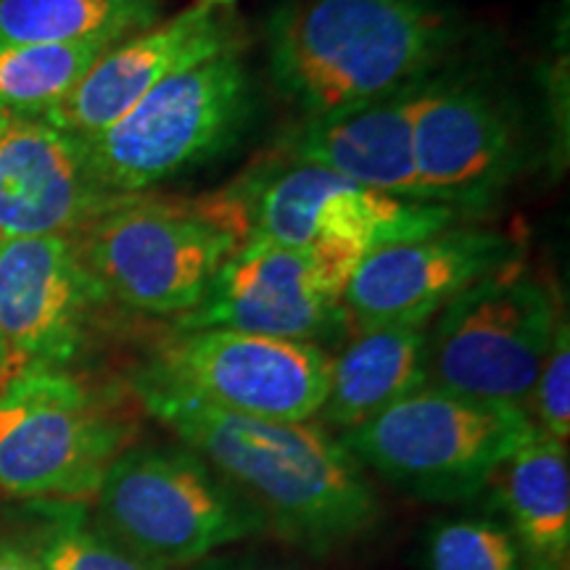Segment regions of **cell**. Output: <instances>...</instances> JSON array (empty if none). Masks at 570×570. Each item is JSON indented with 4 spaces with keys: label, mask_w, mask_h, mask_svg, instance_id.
Returning <instances> with one entry per match:
<instances>
[{
    "label": "cell",
    "mask_w": 570,
    "mask_h": 570,
    "mask_svg": "<svg viewBox=\"0 0 570 570\" xmlns=\"http://www.w3.org/2000/svg\"><path fill=\"white\" fill-rule=\"evenodd\" d=\"M560 317L552 291L518 265L462 291L428 327L425 386L525 407Z\"/></svg>",
    "instance_id": "cell-9"
},
{
    "label": "cell",
    "mask_w": 570,
    "mask_h": 570,
    "mask_svg": "<svg viewBox=\"0 0 570 570\" xmlns=\"http://www.w3.org/2000/svg\"><path fill=\"white\" fill-rule=\"evenodd\" d=\"M230 190L244 206L246 240L309 252L341 302L373 248L446 230L458 219L452 206L407 202L315 164L283 159Z\"/></svg>",
    "instance_id": "cell-4"
},
{
    "label": "cell",
    "mask_w": 570,
    "mask_h": 570,
    "mask_svg": "<svg viewBox=\"0 0 570 570\" xmlns=\"http://www.w3.org/2000/svg\"><path fill=\"white\" fill-rule=\"evenodd\" d=\"M175 325L177 333L235 331L323 346L344 336L352 323L309 252L246 240L202 304Z\"/></svg>",
    "instance_id": "cell-13"
},
{
    "label": "cell",
    "mask_w": 570,
    "mask_h": 570,
    "mask_svg": "<svg viewBox=\"0 0 570 570\" xmlns=\"http://www.w3.org/2000/svg\"><path fill=\"white\" fill-rule=\"evenodd\" d=\"M101 529L173 570L267 531L265 518L188 446H130L98 489Z\"/></svg>",
    "instance_id": "cell-7"
},
{
    "label": "cell",
    "mask_w": 570,
    "mask_h": 570,
    "mask_svg": "<svg viewBox=\"0 0 570 570\" xmlns=\"http://www.w3.org/2000/svg\"><path fill=\"white\" fill-rule=\"evenodd\" d=\"M104 302L71 235L0 240V383L63 370Z\"/></svg>",
    "instance_id": "cell-11"
},
{
    "label": "cell",
    "mask_w": 570,
    "mask_h": 570,
    "mask_svg": "<svg viewBox=\"0 0 570 570\" xmlns=\"http://www.w3.org/2000/svg\"><path fill=\"white\" fill-rule=\"evenodd\" d=\"M423 82L325 117H306L277 140L283 161L315 164L381 194L423 202L412 154V111Z\"/></svg>",
    "instance_id": "cell-17"
},
{
    "label": "cell",
    "mask_w": 570,
    "mask_h": 570,
    "mask_svg": "<svg viewBox=\"0 0 570 570\" xmlns=\"http://www.w3.org/2000/svg\"><path fill=\"white\" fill-rule=\"evenodd\" d=\"M248 235L233 190L198 202L125 196L71 235L109 302L151 317H183Z\"/></svg>",
    "instance_id": "cell-3"
},
{
    "label": "cell",
    "mask_w": 570,
    "mask_h": 570,
    "mask_svg": "<svg viewBox=\"0 0 570 570\" xmlns=\"http://www.w3.org/2000/svg\"><path fill=\"white\" fill-rule=\"evenodd\" d=\"M531 399L539 431L566 444L570 436V331L566 315L554 327Z\"/></svg>",
    "instance_id": "cell-24"
},
{
    "label": "cell",
    "mask_w": 570,
    "mask_h": 570,
    "mask_svg": "<svg viewBox=\"0 0 570 570\" xmlns=\"http://www.w3.org/2000/svg\"><path fill=\"white\" fill-rule=\"evenodd\" d=\"M0 570H40V562L19 547L0 544Z\"/></svg>",
    "instance_id": "cell-25"
},
{
    "label": "cell",
    "mask_w": 570,
    "mask_h": 570,
    "mask_svg": "<svg viewBox=\"0 0 570 570\" xmlns=\"http://www.w3.org/2000/svg\"><path fill=\"white\" fill-rule=\"evenodd\" d=\"M518 265L510 235L446 227L423 238L370 252L344 291V309L356 331L391 323H431L444 304Z\"/></svg>",
    "instance_id": "cell-14"
},
{
    "label": "cell",
    "mask_w": 570,
    "mask_h": 570,
    "mask_svg": "<svg viewBox=\"0 0 570 570\" xmlns=\"http://www.w3.org/2000/svg\"><path fill=\"white\" fill-rule=\"evenodd\" d=\"M159 13V0H0V42H122Z\"/></svg>",
    "instance_id": "cell-20"
},
{
    "label": "cell",
    "mask_w": 570,
    "mask_h": 570,
    "mask_svg": "<svg viewBox=\"0 0 570 570\" xmlns=\"http://www.w3.org/2000/svg\"><path fill=\"white\" fill-rule=\"evenodd\" d=\"M202 3H209V6H214V9H223V6H230V3H235V0H202Z\"/></svg>",
    "instance_id": "cell-27"
},
{
    "label": "cell",
    "mask_w": 570,
    "mask_h": 570,
    "mask_svg": "<svg viewBox=\"0 0 570 570\" xmlns=\"http://www.w3.org/2000/svg\"><path fill=\"white\" fill-rule=\"evenodd\" d=\"M130 449V425L63 370H27L0 383V491L35 502L96 497Z\"/></svg>",
    "instance_id": "cell-8"
},
{
    "label": "cell",
    "mask_w": 570,
    "mask_h": 570,
    "mask_svg": "<svg viewBox=\"0 0 570 570\" xmlns=\"http://www.w3.org/2000/svg\"><path fill=\"white\" fill-rule=\"evenodd\" d=\"M230 48H238L230 21L219 9L198 0L169 21L132 35L98 56L75 90L42 114V119L88 140L122 119L167 77Z\"/></svg>",
    "instance_id": "cell-16"
},
{
    "label": "cell",
    "mask_w": 570,
    "mask_h": 570,
    "mask_svg": "<svg viewBox=\"0 0 570 570\" xmlns=\"http://www.w3.org/2000/svg\"><path fill=\"white\" fill-rule=\"evenodd\" d=\"M539 433L529 410L423 386L341 433L362 468L412 497L454 502L481 494L497 470Z\"/></svg>",
    "instance_id": "cell-5"
},
{
    "label": "cell",
    "mask_w": 570,
    "mask_h": 570,
    "mask_svg": "<svg viewBox=\"0 0 570 570\" xmlns=\"http://www.w3.org/2000/svg\"><path fill=\"white\" fill-rule=\"evenodd\" d=\"M412 154L423 202L491 204L518 175L520 135L499 98L468 80H425L415 92Z\"/></svg>",
    "instance_id": "cell-12"
},
{
    "label": "cell",
    "mask_w": 570,
    "mask_h": 570,
    "mask_svg": "<svg viewBox=\"0 0 570 570\" xmlns=\"http://www.w3.org/2000/svg\"><path fill=\"white\" fill-rule=\"evenodd\" d=\"M56 504V523L42 541L40 570H167L127 550L101 525H90L80 502Z\"/></svg>",
    "instance_id": "cell-23"
},
{
    "label": "cell",
    "mask_w": 570,
    "mask_h": 570,
    "mask_svg": "<svg viewBox=\"0 0 570 570\" xmlns=\"http://www.w3.org/2000/svg\"><path fill=\"white\" fill-rule=\"evenodd\" d=\"M225 570H291V568H269V566H240V568H225Z\"/></svg>",
    "instance_id": "cell-26"
},
{
    "label": "cell",
    "mask_w": 570,
    "mask_h": 570,
    "mask_svg": "<svg viewBox=\"0 0 570 570\" xmlns=\"http://www.w3.org/2000/svg\"><path fill=\"white\" fill-rule=\"evenodd\" d=\"M428 323L362 327L331 356L320 415L341 433L365 425L425 386Z\"/></svg>",
    "instance_id": "cell-18"
},
{
    "label": "cell",
    "mask_w": 570,
    "mask_h": 570,
    "mask_svg": "<svg viewBox=\"0 0 570 570\" xmlns=\"http://www.w3.org/2000/svg\"><path fill=\"white\" fill-rule=\"evenodd\" d=\"M117 42H0V111L42 117Z\"/></svg>",
    "instance_id": "cell-21"
},
{
    "label": "cell",
    "mask_w": 570,
    "mask_h": 570,
    "mask_svg": "<svg viewBox=\"0 0 570 570\" xmlns=\"http://www.w3.org/2000/svg\"><path fill=\"white\" fill-rule=\"evenodd\" d=\"M254 114V82L240 48L177 71L104 132L85 140L109 196H142L202 167L235 142Z\"/></svg>",
    "instance_id": "cell-6"
},
{
    "label": "cell",
    "mask_w": 570,
    "mask_h": 570,
    "mask_svg": "<svg viewBox=\"0 0 570 570\" xmlns=\"http://www.w3.org/2000/svg\"><path fill=\"white\" fill-rule=\"evenodd\" d=\"M135 394L262 512L267 529L306 552L352 544L381 518L365 468L325 425L233 415L138 381Z\"/></svg>",
    "instance_id": "cell-1"
},
{
    "label": "cell",
    "mask_w": 570,
    "mask_h": 570,
    "mask_svg": "<svg viewBox=\"0 0 570 570\" xmlns=\"http://www.w3.org/2000/svg\"><path fill=\"white\" fill-rule=\"evenodd\" d=\"M267 40L277 92L325 117L431 80L462 24L439 0H291Z\"/></svg>",
    "instance_id": "cell-2"
},
{
    "label": "cell",
    "mask_w": 570,
    "mask_h": 570,
    "mask_svg": "<svg viewBox=\"0 0 570 570\" xmlns=\"http://www.w3.org/2000/svg\"><path fill=\"white\" fill-rule=\"evenodd\" d=\"M331 356L323 346L235 331H190L159 348L135 381L262 420H315Z\"/></svg>",
    "instance_id": "cell-10"
},
{
    "label": "cell",
    "mask_w": 570,
    "mask_h": 570,
    "mask_svg": "<svg viewBox=\"0 0 570 570\" xmlns=\"http://www.w3.org/2000/svg\"><path fill=\"white\" fill-rule=\"evenodd\" d=\"M114 202L82 138L42 117L0 111V240L75 235Z\"/></svg>",
    "instance_id": "cell-15"
},
{
    "label": "cell",
    "mask_w": 570,
    "mask_h": 570,
    "mask_svg": "<svg viewBox=\"0 0 570 570\" xmlns=\"http://www.w3.org/2000/svg\"><path fill=\"white\" fill-rule=\"evenodd\" d=\"M499 508L525 570H566L570 554V462L562 441L537 433L497 470Z\"/></svg>",
    "instance_id": "cell-19"
},
{
    "label": "cell",
    "mask_w": 570,
    "mask_h": 570,
    "mask_svg": "<svg viewBox=\"0 0 570 570\" xmlns=\"http://www.w3.org/2000/svg\"><path fill=\"white\" fill-rule=\"evenodd\" d=\"M423 570H525V562L508 525L465 515L431 525Z\"/></svg>",
    "instance_id": "cell-22"
}]
</instances>
